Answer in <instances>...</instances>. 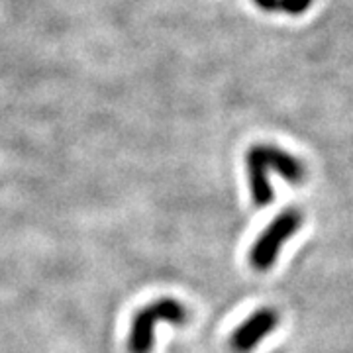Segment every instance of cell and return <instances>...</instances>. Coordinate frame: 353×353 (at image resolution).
Listing matches in <instances>:
<instances>
[{"label": "cell", "instance_id": "obj_1", "mask_svg": "<svg viewBox=\"0 0 353 353\" xmlns=\"http://www.w3.org/2000/svg\"><path fill=\"white\" fill-rule=\"evenodd\" d=\"M245 165H248L250 190L255 206H267L273 202V187L269 183V171H275L289 185H303L306 179V169L299 157L269 143H259L250 148L245 155Z\"/></svg>", "mask_w": 353, "mask_h": 353}, {"label": "cell", "instance_id": "obj_2", "mask_svg": "<svg viewBox=\"0 0 353 353\" xmlns=\"http://www.w3.org/2000/svg\"><path fill=\"white\" fill-rule=\"evenodd\" d=\"M189 320V310L183 303L175 299H157L153 303L139 308L132 318L130 334H128V352L152 353L155 343V326L167 322L173 326H185Z\"/></svg>", "mask_w": 353, "mask_h": 353}, {"label": "cell", "instance_id": "obj_3", "mask_svg": "<svg viewBox=\"0 0 353 353\" xmlns=\"http://www.w3.org/2000/svg\"><path fill=\"white\" fill-rule=\"evenodd\" d=\"M303 226V212L299 208H285L279 216H275L269 226L261 232V236L255 240L250 252V263L255 271H269L277 263V257L285 241L292 238Z\"/></svg>", "mask_w": 353, "mask_h": 353}, {"label": "cell", "instance_id": "obj_4", "mask_svg": "<svg viewBox=\"0 0 353 353\" xmlns=\"http://www.w3.org/2000/svg\"><path fill=\"white\" fill-rule=\"evenodd\" d=\"M279 326L277 310L265 306L255 310L250 318H245L230 338V347L236 353L253 352L261 341Z\"/></svg>", "mask_w": 353, "mask_h": 353}, {"label": "cell", "instance_id": "obj_5", "mask_svg": "<svg viewBox=\"0 0 353 353\" xmlns=\"http://www.w3.org/2000/svg\"><path fill=\"white\" fill-rule=\"evenodd\" d=\"M312 2L314 0H279V10L299 16V14L306 12L312 6Z\"/></svg>", "mask_w": 353, "mask_h": 353}, {"label": "cell", "instance_id": "obj_6", "mask_svg": "<svg viewBox=\"0 0 353 353\" xmlns=\"http://www.w3.org/2000/svg\"><path fill=\"white\" fill-rule=\"evenodd\" d=\"M253 2L265 12H277L279 10V0H253Z\"/></svg>", "mask_w": 353, "mask_h": 353}]
</instances>
